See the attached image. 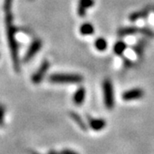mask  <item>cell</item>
I'll list each match as a JSON object with an SVG mask.
<instances>
[{
  "instance_id": "6da1fadb",
  "label": "cell",
  "mask_w": 154,
  "mask_h": 154,
  "mask_svg": "<svg viewBox=\"0 0 154 154\" xmlns=\"http://www.w3.org/2000/svg\"><path fill=\"white\" fill-rule=\"evenodd\" d=\"M6 28V36L8 39V45L11 51V59L13 63L14 69L17 72L20 71V60L18 56V44L16 38V31L17 29L13 24V16L11 12H7L5 18Z\"/></svg>"
},
{
  "instance_id": "7a4b0ae2",
  "label": "cell",
  "mask_w": 154,
  "mask_h": 154,
  "mask_svg": "<svg viewBox=\"0 0 154 154\" xmlns=\"http://www.w3.org/2000/svg\"><path fill=\"white\" fill-rule=\"evenodd\" d=\"M84 78L80 74H71V73H56L49 76V82L52 84H79L82 82Z\"/></svg>"
},
{
  "instance_id": "3957f363",
  "label": "cell",
  "mask_w": 154,
  "mask_h": 154,
  "mask_svg": "<svg viewBox=\"0 0 154 154\" xmlns=\"http://www.w3.org/2000/svg\"><path fill=\"white\" fill-rule=\"evenodd\" d=\"M103 94H104V102L105 107L108 110H112L115 105V98H114V88L113 84L110 79H105L102 84Z\"/></svg>"
},
{
  "instance_id": "277c9868",
  "label": "cell",
  "mask_w": 154,
  "mask_h": 154,
  "mask_svg": "<svg viewBox=\"0 0 154 154\" xmlns=\"http://www.w3.org/2000/svg\"><path fill=\"white\" fill-rule=\"evenodd\" d=\"M51 63L48 60H44L43 63L40 64V66L37 69V71L35 72L32 75L31 81L34 85H38L44 80L45 76L46 75L47 71L49 70Z\"/></svg>"
},
{
  "instance_id": "5b68a950",
  "label": "cell",
  "mask_w": 154,
  "mask_h": 154,
  "mask_svg": "<svg viewBox=\"0 0 154 154\" xmlns=\"http://www.w3.org/2000/svg\"><path fill=\"white\" fill-rule=\"evenodd\" d=\"M42 45H43V43H42V40L41 39L35 38L33 42L31 43V45H29L28 50L27 51L25 56H24V58H23L24 63H28L33 57H34L36 56V54L40 51V49L42 48Z\"/></svg>"
},
{
  "instance_id": "8992f818",
  "label": "cell",
  "mask_w": 154,
  "mask_h": 154,
  "mask_svg": "<svg viewBox=\"0 0 154 154\" xmlns=\"http://www.w3.org/2000/svg\"><path fill=\"white\" fill-rule=\"evenodd\" d=\"M144 96H145V92L141 88H133L125 91L122 94V99L124 101H133V100L142 99Z\"/></svg>"
},
{
  "instance_id": "52a82bcc",
  "label": "cell",
  "mask_w": 154,
  "mask_h": 154,
  "mask_svg": "<svg viewBox=\"0 0 154 154\" xmlns=\"http://www.w3.org/2000/svg\"><path fill=\"white\" fill-rule=\"evenodd\" d=\"M95 5L94 0H79L77 13L80 17H85L88 9L92 8Z\"/></svg>"
},
{
  "instance_id": "ba28073f",
  "label": "cell",
  "mask_w": 154,
  "mask_h": 154,
  "mask_svg": "<svg viewBox=\"0 0 154 154\" xmlns=\"http://www.w3.org/2000/svg\"><path fill=\"white\" fill-rule=\"evenodd\" d=\"M88 123L90 128L94 131H100L106 126V121L102 118H93L88 116Z\"/></svg>"
},
{
  "instance_id": "9c48e42d",
  "label": "cell",
  "mask_w": 154,
  "mask_h": 154,
  "mask_svg": "<svg viewBox=\"0 0 154 154\" xmlns=\"http://www.w3.org/2000/svg\"><path fill=\"white\" fill-rule=\"evenodd\" d=\"M86 88L84 87H81L77 89L73 95V102L77 106L83 105L85 99H86Z\"/></svg>"
},
{
  "instance_id": "30bf717a",
  "label": "cell",
  "mask_w": 154,
  "mask_h": 154,
  "mask_svg": "<svg viewBox=\"0 0 154 154\" xmlns=\"http://www.w3.org/2000/svg\"><path fill=\"white\" fill-rule=\"evenodd\" d=\"M146 45H147L146 39L141 38L132 46V50L140 59H141L143 57L144 51H145V48H146Z\"/></svg>"
},
{
  "instance_id": "8fae6325",
  "label": "cell",
  "mask_w": 154,
  "mask_h": 154,
  "mask_svg": "<svg viewBox=\"0 0 154 154\" xmlns=\"http://www.w3.org/2000/svg\"><path fill=\"white\" fill-rule=\"evenodd\" d=\"M137 33H140V28L134 26L130 27H124V28H119L117 30V34L119 37H127V36H131L134 35Z\"/></svg>"
},
{
  "instance_id": "7c38bea8",
  "label": "cell",
  "mask_w": 154,
  "mask_h": 154,
  "mask_svg": "<svg viewBox=\"0 0 154 154\" xmlns=\"http://www.w3.org/2000/svg\"><path fill=\"white\" fill-rule=\"evenodd\" d=\"M150 11H151V8L150 7H146L145 9H142L140 11H135L132 13L131 15H129L128 17V19L129 21L132 22H134L140 20V19H143V18H146V17L149 16V13H150Z\"/></svg>"
},
{
  "instance_id": "4fadbf2b",
  "label": "cell",
  "mask_w": 154,
  "mask_h": 154,
  "mask_svg": "<svg viewBox=\"0 0 154 154\" xmlns=\"http://www.w3.org/2000/svg\"><path fill=\"white\" fill-rule=\"evenodd\" d=\"M69 116H70V118H71L72 120L75 122L77 125L82 129L83 131H87L88 130V127L86 125V123L84 122L81 116L79 115V114H77L76 112H75V111H69Z\"/></svg>"
},
{
  "instance_id": "5bb4252c",
  "label": "cell",
  "mask_w": 154,
  "mask_h": 154,
  "mask_svg": "<svg viewBox=\"0 0 154 154\" xmlns=\"http://www.w3.org/2000/svg\"><path fill=\"white\" fill-rule=\"evenodd\" d=\"M79 31L82 36H89V35H93L95 30H94V27L93 26V24H91L89 22H85L81 25Z\"/></svg>"
},
{
  "instance_id": "9a60e30c",
  "label": "cell",
  "mask_w": 154,
  "mask_h": 154,
  "mask_svg": "<svg viewBox=\"0 0 154 154\" xmlns=\"http://www.w3.org/2000/svg\"><path fill=\"white\" fill-rule=\"evenodd\" d=\"M127 48H128V46H127L126 43L122 40H119V41H116L114 45L113 51L116 56H122Z\"/></svg>"
},
{
  "instance_id": "2e32d148",
  "label": "cell",
  "mask_w": 154,
  "mask_h": 154,
  "mask_svg": "<svg viewBox=\"0 0 154 154\" xmlns=\"http://www.w3.org/2000/svg\"><path fill=\"white\" fill-rule=\"evenodd\" d=\"M94 47L95 49L99 51H105L107 50L108 47V44H107V41L105 38H98L97 39H95L94 41Z\"/></svg>"
},
{
  "instance_id": "e0dca14e",
  "label": "cell",
  "mask_w": 154,
  "mask_h": 154,
  "mask_svg": "<svg viewBox=\"0 0 154 154\" xmlns=\"http://www.w3.org/2000/svg\"><path fill=\"white\" fill-rule=\"evenodd\" d=\"M140 33L149 38H154V31L147 27L140 28Z\"/></svg>"
},
{
  "instance_id": "ac0fdd59",
  "label": "cell",
  "mask_w": 154,
  "mask_h": 154,
  "mask_svg": "<svg viewBox=\"0 0 154 154\" xmlns=\"http://www.w3.org/2000/svg\"><path fill=\"white\" fill-rule=\"evenodd\" d=\"M13 0H4V11L7 12H11V6H12Z\"/></svg>"
},
{
  "instance_id": "d6986e66",
  "label": "cell",
  "mask_w": 154,
  "mask_h": 154,
  "mask_svg": "<svg viewBox=\"0 0 154 154\" xmlns=\"http://www.w3.org/2000/svg\"><path fill=\"white\" fill-rule=\"evenodd\" d=\"M5 109L3 105H0V126L4 124V120H5Z\"/></svg>"
},
{
  "instance_id": "ffe728a7",
  "label": "cell",
  "mask_w": 154,
  "mask_h": 154,
  "mask_svg": "<svg viewBox=\"0 0 154 154\" xmlns=\"http://www.w3.org/2000/svg\"><path fill=\"white\" fill-rule=\"evenodd\" d=\"M122 60H123V67L125 69H130L133 66V62L130 59H128L127 57H123Z\"/></svg>"
},
{
  "instance_id": "44dd1931",
  "label": "cell",
  "mask_w": 154,
  "mask_h": 154,
  "mask_svg": "<svg viewBox=\"0 0 154 154\" xmlns=\"http://www.w3.org/2000/svg\"><path fill=\"white\" fill-rule=\"evenodd\" d=\"M60 154H78L75 152H73L71 150H69V149H64L63 150L60 152Z\"/></svg>"
}]
</instances>
